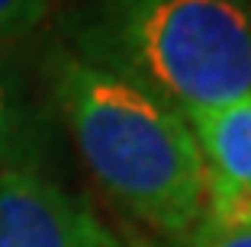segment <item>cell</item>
I'll use <instances>...</instances> for the list:
<instances>
[{
  "label": "cell",
  "mask_w": 251,
  "mask_h": 247,
  "mask_svg": "<svg viewBox=\"0 0 251 247\" xmlns=\"http://www.w3.org/2000/svg\"><path fill=\"white\" fill-rule=\"evenodd\" d=\"M55 103L97 183L168 241L200 225L206 174L193 129L177 109L81 55H55Z\"/></svg>",
  "instance_id": "1"
},
{
  "label": "cell",
  "mask_w": 251,
  "mask_h": 247,
  "mask_svg": "<svg viewBox=\"0 0 251 247\" xmlns=\"http://www.w3.org/2000/svg\"><path fill=\"white\" fill-rule=\"evenodd\" d=\"M74 42L184 119L251 93V0H100Z\"/></svg>",
  "instance_id": "2"
},
{
  "label": "cell",
  "mask_w": 251,
  "mask_h": 247,
  "mask_svg": "<svg viewBox=\"0 0 251 247\" xmlns=\"http://www.w3.org/2000/svg\"><path fill=\"white\" fill-rule=\"evenodd\" d=\"M0 247H119V241L58 183L32 170H3Z\"/></svg>",
  "instance_id": "3"
},
{
  "label": "cell",
  "mask_w": 251,
  "mask_h": 247,
  "mask_svg": "<svg viewBox=\"0 0 251 247\" xmlns=\"http://www.w3.org/2000/svg\"><path fill=\"white\" fill-rule=\"evenodd\" d=\"M203 154L206 199L200 222H251V93L187 119Z\"/></svg>",
  "instance_id": "4"
},
{
  "label": "cell",
  "mask_w": 251,
  "mask_h": 247,
  "mask_svg": "<svg viewBox=\"0 0 251 247\" xmlns=\"http://www.w3.org/2000/svg\"><path fill=\"white\" fill-rule=\"evenodd\" d=\"M52 0H0V42H13L49 16Z\"/></svg>",
  "instance_id": "5"
},
{
  "label": "cell",
  "mask_w": 251,
  "mask_h": 247,
  "mask_svg": "<svg viewBox=\"0 0 251 247\" xmlns=\"http://www.w3.org/2000/svg\"><path fill=\"white\" fill-rule=\"evenodd\" d=\"M184 247H251V222L248 225H213L200 222Z\"/></svg>",
  "instance_id": "6"
},
{
  "label": "cell",
  "mask_w": 251,
  "mask_h": 247,
  "mask_svg": "<svg viewBox=\"0 0 251 247\" xmlns=\"http://www.w3.org/2000/svg\"><path fill=\"white\" fill-rule=\"evenodd\" d=\"M16 129H20V122H16L13 96H10L7 84H3V77H0V154H7V148L13 145Z\"/></svg>",
  "instance_id": "7"
}]
</instances>
